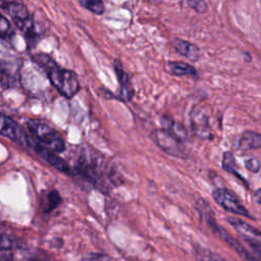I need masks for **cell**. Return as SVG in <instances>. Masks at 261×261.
Segmentation results:
<instances>
[{"label": "cell", "mask_w": 261, "mask_h": 261, "mask_svg": "<svg viewBox=\"0 0 261 261\" xmlns=\"http://www.w3.org/2000/svg\"><path fill=\"white\" fill-rule=\"evenodd\" d=\"M94 261H101V260H94Z\"/></svg>", "instance_id": "cell-23"}, {"label": "cell", "mask_w": 261, "mask_h": 261, "mask_svg": "<svg viewBox=\"0 0 261 261\" xmlns=\"http://www.w3.org/2000/svg\"><path fill=\"white\" fill-rule=\"evenodd\" d=\"M32 261H36V260H32Z\"/></svg>", "instance_id": "cell-24"}, {"label": "cell", "mask_w": 261, "mask_h": 261, "mask_svg": "<svg viewBox=\"0 0 261 261\" xmlns=\"http://www.w3.org/2000/svg\"><path fill=\"white\" fill-rule=\"evenodd\" d=\"M260 2H261V0H260Z\"/></svg>", "instance_id": "cell-25"}, {"label": "cell", "mask_w": 261, "mask_h": 261, "mask_svg": "<svg viewBox=\"0 0 261 261\" xmlns=\"http://www.w3.org/2000/svg\"><path fill=\"white\" fill-rule=\"evenodd\" d=\"M0 36L3 41L7 42H10L14 36V30L9 20L4 15H1L0 17Z\"/></svg>", "instance_id": "cell-18"}, {"label": "cell", "mask_w": 261, "mask_h": 261, "mask_svg": "<svg viewBox=\"0 0 261 261\" xmlns=\"http://www.w3.org/2000/svg\"><path fill=\"white\" fill-rule=\"evenodd\" d=\"M32 60L45 71L49 82L60 95L70 99L77 94L81 85L77 74L73 70L61 67L46 53H36L32 55Z\"/></svg>", "instance_id": "cell-1"}, {"label": "cell", "mask_w": 261, "mask_h": 261, "mask_svg": "<svg viewBox=\"0 0 261 261\" xmlns=\"http://www.w3.org/2000/svg\"><path fill=\"white\" fill-rule=\"evenodd\" d=\"M154 140L156 144L167 154L179 157L181 156L182 148L180 147V141L176 139L174 136H172L167 130L163 129H157L154 133Z\"/></svg>", "instance_id": "cell-8"}, {"label": "cell", "mask_w": 261, "mask_h": 261, "mask_svg": "<svg viewBox=\"0 0 261 261\" xmlns=\"http://www.w3.org/2000/svg\"><path fill=\"white\" fill-rule=\"evenodd\" d=\"M212 196L215 202L218 205H220L224 210L240 216L252 218L251 214L246 209V207L239 201V199L230 191L223 188H219L214 190Z\"/></svg>", "instance_id": "cell-5"}, {"label": "cell", "mask_w": 261, "mask_h": 261, "mask_svg": "<svg viewBox=\"0 0 261 261\" xmlns=\"http://www.w3.org/2000/svg\"><path fill=\"white\" fill-rule=\"evenodd\" d=\"M80 5L94 14H103L105 5L103 0H77Z\"/></svg>", "instance_id": "cell-16"}, {"label": "cell", "mask_w": 261, "mask_h": 261, "mask_svg": "<svg viewBox=\"0 0 261 261\" xmlns=\"http://www.w3.org/2000/svg\"><path fill=\"white\" fill-rule=\"evenodd\" d=\"M1 8L6 14H8V16H10L16 28L23 33L29 50L34 48L38 43L40 33L37 32L34 18L29 13L27 7L17 1L2 0Z\"/></svg>", "instance_id": "cell-2"}, {"label": "cell", "mask_w": 261, "mask_h": 261, "mask_svg": "<svg viewBox=\"0 0 261 261\" xmlns=\"http://www.w3.org/2000/svg\"><path fill=\"white\" fill-rule=\"evenodd\" d=\"M239 148L242 150H252L261 148V135L255 132H245L239 139Z\"/></svg>", "instance_id": "cell-12"}, {"label": "cell", "mask_w": 261, "mask_h": 261, "mask_svg": "<svg viewBox=\"0 0 261 261\" xmlns=\"http://www.w3.org/2000/svg\"><path fill=\"white\" fill-rule=\"evenodd\" d=\"M0 133L3 137L8 138L14 143H17L22 146H29L28 137L24 135L19 124L5 114L1 115Z\"/></svg>", "instance_id": "cell-6"}, {"label": "cell", "mask_w": 261, "mask_h": 261, "mask_svg": "<svg viewBox=\"0 0 261 261\" xmlns=\"http://www.w3.org/2000/svg\"><path fill=\"white\" fill-rule=\"evenodd\" d=\"M171 47L178 54L187 57L191 61H197L200 58L201 52H200L199 47L189 41L175 38L171 42Z\"/></svg>", "instance_id": "cell-10"}, {"label": "cell", "mask_w": 261, "mask_h": 261, "mask_svg": "<svg viewBox=\"0 0 261 261\" xmlns=\"http://www.w3.org/2000/svg\"><path fill=\"white\" fill-rule=\"evenodd\" d=\"M76 171L91 185L105 191V169L101 159L90 153L82 155L76 165Z\"/></svg>", "instance_id": "cell-4"}, {"label": "cell", "mask_w": 261, "mask_h": 261, "mask_svg": "<svg viewBox=\"0 0 261 261\" xmlns=\"http://www.w3.org/2000/svg\"><path fill=\"white\" fill-rule=\"evenodd\" d=\"M227 221L238 230L245 239H253L261 242V231L256 229L255 227L249 225L247 222L237 219V218H228Z\"/></svg>", "instance_id": "cell-11"}, {"label": "cell", "mask_w": 261, "mask_h": 261, "mask_svg": "<svg viewBox=\"0 0 261 261\" xmlns=\"http://www.w3.org/2000/svg\"><path fill=\"white\" fill-rule=\"evenodd\" d=\"M245 166L248 170H250L251 172H258L260 170L261 164L259 162V160L255 157H247L244 161Z\"/></svg>", "instance_id": "cell-21"}, {"label": "cell", "mask_w": 261, "mask_h": 261, "mask_svg": "<svg viewBox=\"0 0 261 261\" xmlns=\"http://www.w3.org/2000/svg\"><path fill=\"white\" fill-rule=\"evenodd\" d=\"M28 140H29V146H31L34 149V151L42 159H44L46 162H48L51 166H53L55 169L59 170L60 172L70 173V168L68 164L64 160H62L59 156H57V153L39 145L31 137H28Z\"/></svg>", "instance_id": "cell-7"}, {"label": "cell", "mask_w": 261, "mask_h": 261, "mask_svg": "<svg viewBox=\"0 0 261 261\" xmlns=\"http://www.w3.org/2000/svg\"><path fill=\"white\" fill-rule=\"evenodd\" d=\"M161 123H162V126L165 130L170 133L172 136H174L179 141L187 137L185 128L181 125L175 123L170 117L163 116L162 119H161Z\"/></svg>", "instance_id": "cell-15"}, {"label": "cell", "mask_w": 261, "mask_h": 261, "mask_svg": "<svg viewBox=\"0 0 261 261\" xmlns=\"http://www.w3.org/2000/svg\"><path fill=\"white\" fill-rule=\"evenodd\" d=\"M113 68L120 87V98L123 101H129L134 96V88L127 72L123 69L122 63L118 59L113 60Z\"/></svg>", "instance_id": "cell-9"}, {"label": "cell", "mask_w": 261, "mask_h": 261, "mask_svg": "<svg viewBox=\"0 0 261 261\" xmlns=\"http://www.w3.org/2000/svg\"><path fill=\"white\" fill-rule=\"evenodd\" d=\"M180 4L192 8L198 13H205L208 10V5L204 0H181Z\"/></svg>", "instance_id": "cell-19"}, {"label": "cell", "mask_w": 261, "mask_h": 261, "mask_svg": "<svg viewBox=\"0 0 261 261\" xmlns=\"http://www.w3.org/2000/svg\"><path fill=\"white\" fill-rule=\"evenodd\" d=\"M222 167L223 169H225L227 172L230 173H234L236 172V161H234V157L230 152H226L223 154V160H222Z\"/></svg>", "instance_id": "cell-20"}, {"label": "cell", "mask_w": 261, "mask_h": 261, "mask_svg": "<svg viewBox=\"0 0 261 261\" xmlns=\"http://www.w3.org/2000/svg\"><path fill=\"white\" fill-rule=\"evenodd\" d=\"M255 196H256V199H257V201L261 204V189L260 190H258V191H256V194H255Z\"/></svg>", "instance_id": "cell-22"}, {"label": "cell", "mask_w": 261, "mask_h": 261, "mask_svg": "<svg viewBox=\"0 0 261 261\" xmlns=\"http://www.w3.org/2000/svg\"><path fill=\"white\" fill-rule=\"evenodd\" d=\"M61 202V198L56 191H51L46 195L45 200L43 201V209L46 212H50L53 209H55L59 203Z\"/></svg>", "instance_id": "cell-17"}, {"label": "cell", "mask_w": 261, "mask_h": 261, "mask_svg": "<svg viewBox=\"0 0 261 261\" xmlns=\"http://www.w3.org/2000/svg\"><path fill=\"white\" fill-rule=\"evenodd\" d=\"M167 69L170 72V74L173 75H197L196 68L184 61H169L167 63Z\"/></svg>", "instance_id": "cell-13"}, {"label": "cell", "mask_w": 261, "mask_h": 261, "mask_svg": "<svg viewBox=\"0 0 261 261\" xmlns=\"http://www.w3.org/2000/svg\"><path fill=\"white\" fill-rule=\"evenodd\" d=\"M192 124L198 136L205 138L209 134V126L205 115L199 111H195L192 115Z\"/></svg>", "instance_id": "cell-14"}, {"label": "cell", "mask_w": 261, "mask_h": 261, "mask_svg": "<svg viewBox=\"0 0 261 261\" xmlns=\"http://www.w3.org/2000/svg\"><path fill=\"white\" fill-rule=\"evenodd\" d=\"M27 127L31 138L39 145L55 153H61L65 149V143L60 134L48 123L40 119H30Z\"/></svg>", "instance_id": "cell-3"}]
</instances>
